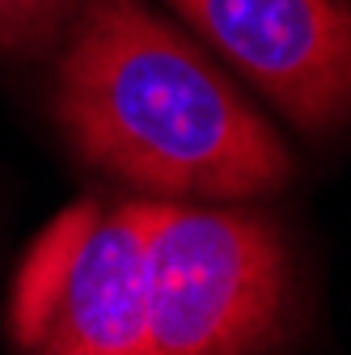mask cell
Instances as JSON below:
<instances>
[{"label": "cell", "mask_w": 351, "mask_h": 355, "mask_svg": "<svg viewBox=\"0 0 351 355\" xmlns=\"http://www.w3.org/2000/svg\"><path fill=\"white\" fill-rule=\"evenodd\" d=\"M305 131L351 119V0H169Z\"/></svg>", "instance_id": "obj_4"}, {"label": "cell", "mask_w": 351, "mask_h": 355, "mask_svg": "<svg viewBox=\"0 0 351 355\" xmlns=\"http://www.w3.org/2000/svg\"><path fill=\"white\" fill-rule=\"evenodd\" d=\"M55 119L89 165L161 199H258L292 178L280 136L140 0L80 5Z\"/></svg>", "instance_id": "obj_1"}, {"label": "cell", "mask_w": 351, "mask_h": 355, "mask_svg": "<svg viewBox=\"0 0 351 355\" xmlns=\"http://www.w3.org/2000/svg\"><path fill=\"white\" fill-rule=\"evenodd\" d=\"M38 258L34 309L22 313L30 355H148V225L153 203L85 211Z\"/></svg>", "instance_id": "obj_3"}, {"label": "cell", "mask_w": 351, "mask_h": 355, "mask_svg": "<svg viewBox=\"0 0 351 355\" xmlns=\"http://www.w3.org/2000/svg\"><path fill=\"white\" fill-rule=\"evenodd\" d=\"M85 0H0V51L47 55Z\"/></svg>", "instance_id": "obj_5"}, {"label": "cell", "mask_w": 351, "mask_h": 355, "mask_svg": "<svg viewBox=\"0 0 351 355\" xmlns=\"http://www.w3.org/2000/svg\"><path fill=\"white\" fill-rule=\"evenodd\" d=\"M288 258L262 216L153 203L148 355H258L284 326Z\"/></svg>", "instance_id": "obj_2"}]
</instances>
